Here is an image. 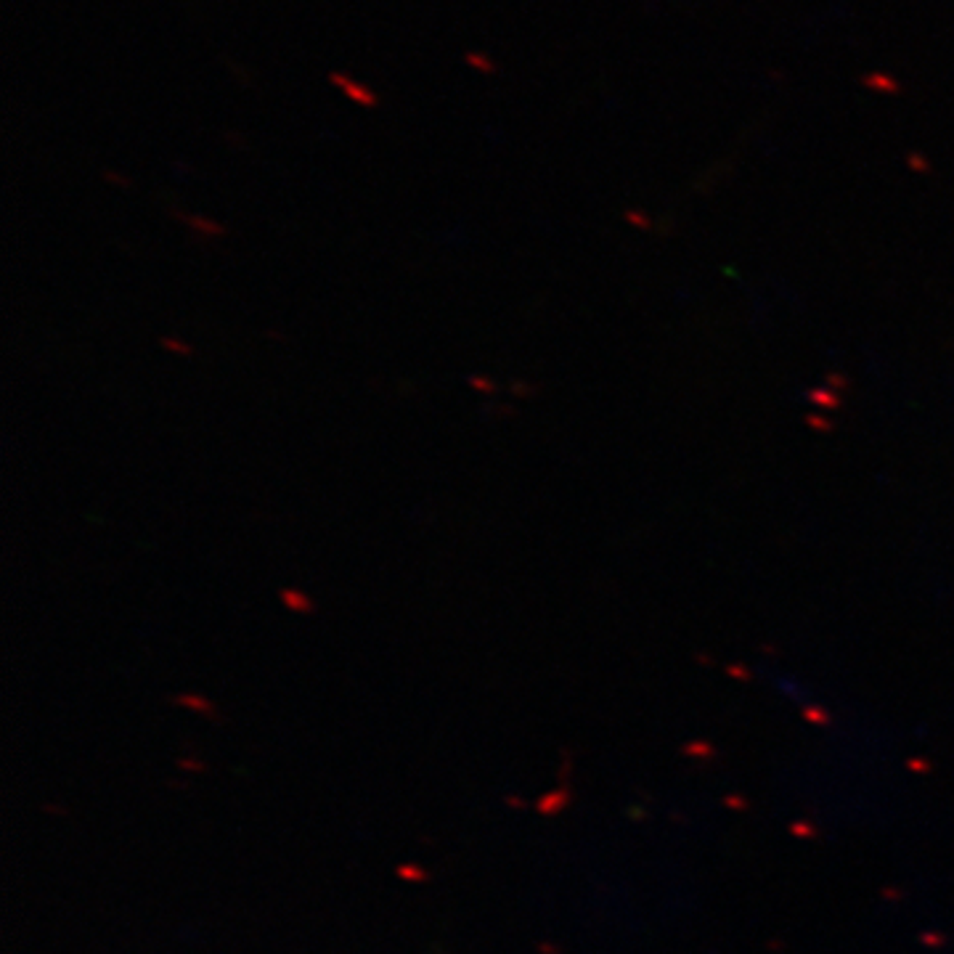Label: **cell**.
Wrapping results in <instances>:
<instances>
[{
  "label": "cell",
  "mask_w": 954,
  "mask_h": 954,
  "mask_svg": "<svg viewBox=\"0 0 954 954\" xmlns=\"http://www.w3.org/2000/svg\"><path fill=\"white\" fill-rule=\"evenodd\" d=\"M176 218L183 220L188 228H194L197 233H204V236H223L226 233V226L218 223L212 218H204V215H186V212H178L176 209Z\"/></svg>",
  "instance_id": "2"
},
{
  "label": "cell",
  "mask_w": 954,
  "mask_h": 954,
  "mask_svg": "<svg viewBox=\"0 0 954 954\" xmlns=\"http://www.w3.org/2000/svg\"><path fill=\"white\" fill-rule=\"evenodd\" d=\"M281 604L289 607L292 613H300V615H307L316 610L313 599H310L305 592H300V589H284V592H281Z\"/></svg>",
  "instance_id": "3"
},
{
  "label": "cell",
  "mask_w": 954,
  "mask_h": 954,
  "mask_svg": "<svg viewBox=\"0 0 954 954\" xmlns=\"http://www.w3.org/2000/svg\"><path fill=\"white\" fill-rule=\"evenodd\" d=\"M329 82L334 85V88H340L348 99L353 101V104H358V106H363V109H374V106H379V96L374 93L369 85H363V82H358V80H353L348 72H342V69H331L329 72Z\"/></svg>",
  "instance_id": "1"
},
{
  "label": "cell",
  "mask_w": 954,
  "mask_h": 954,
  "mask_svg": "<svg viewBox=\"0 0 954 954\" xmlns=\"http://www.w3.org/2000/svg\"><path fill=\"white\" fill-rule=\"evenodd\" d=\"M464 61H467L470 69L480 72V75H496V69H499L494 59L488 54H480V51H467V54H464Z\"/></svg>",
  "instance_id": "4"
},
{
  "label": "cell",
  "mask_w": 954,
  "mask_h": 954,
  "mask_svg": "<svg viewBox=\"0 0 954 954\" xmlns=\"http://www.w3.org/2000/svg\"><path fill=\"white\" fill-rule=\"evenodd\" d=\"M104 181H109V183H117V186H122V188H125V186L130 188V186H133V183H130V178H125V176H117V173H111V170H106V173H104Z\"/></svg>",
  "instance_id": "5"
},
{
  "label": "cell",
  "mask_w": 954,
  "mask_h": 954,
  "mask_svg": "<svg viewBox=\"0 0 954 954\" xmlns=\"http://www.w3.org/2000/svg\"><path fill=\"white\" fill-rule=\"evenodd\" d=\"M173 340H176V337H165L162 345H165V348H173V350H178V353H194L188 345H181V342H173Z\"/></svg>",
  "instance_id": "6"
}]
</instances>
